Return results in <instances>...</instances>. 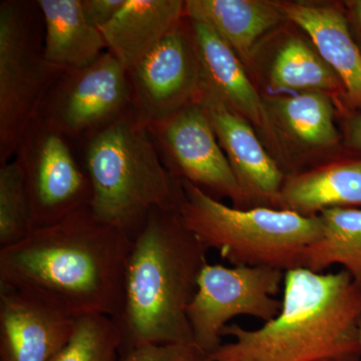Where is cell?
I'll return each mask as SVG.
<instances>
[{"label":"cell","mask_w":361,"mask_h":361,"mask_svg":"<svg viewBox=\"0 0 361 361\" xmlns=\"http://www.w3.org/2000/svg\"><path fill=\"white\" fill-rule=\"evenodd\" d=\"M349 6L351 7V11L355 16L356 21H357L358 25H360L361 30V0H356V1L348 2Z\"/></svg>","instance_id":"83f0119b"},{"label":"cell","mask_w":361,"mask_h":361,"mask_svg":"<svg viewBox=\"0 0 361 361\" xmlns=\"http://www.w3.org/2000/svg\"><path fill=\"white\" fill-rule=\"evenodd\" d=\"M346 141L351 148L361 151V114L353 116L346 123Z\"/></svg>","instance_id":"4316f807"},{"label":"cell","mask_w":361,"mask_h":361,"mask_svg":"<svg viewBox=\"0 0 361 361\" xmlns=\"http://www.w3.org/2000/svg\"><path fill=\"white\" fill-rule=\"evenodd\" d=\"M130 242L87 207L0 249V284L71 318L115 319L122 308Z\"/></svg>","instance_id":"6da1fadb"},{"label":"cell","mask_w":361,"mask_h":361,"mask_svg":"<svg viewBox=\"0 0 361 361\" xmlns=\"http://www.w3.org/2000/svg\"><path fill=\"white\" fill-rule=\"evenodd\" d=\"M207 251L178 211L154 209L130 242L122 308L115 322L121 353L149 344L193 342L188 308Z\"/></svg>","instance_id":"3957f363"},{"label":"cell","mask_w":361,"mask_h":361,"mask_svg":"<svg viewBox=\"0 0 361 361\" xmlns=\"http://www.w3.org/2000/svg\"><path fill=\"white\" fill-rule=\"evenodd\" d=\"M73 322L0 284V361H51L70 338Z\"/></svg>","instance_id":"5bb4252c"},{"label":"cell","mask_w":361,"mask_h":361,"mask_svg":"<svg viewBox=\"0 0 361 361\" xmlns=\"http://www.w3.org/2000/svg\"><path fill=\"white\" fill-rule=\"evenodd\" d=\"M161 160L177 179L207 194L226 197L236 208L248 209L205 110L193 103L163 122L148 126Z\"/></svg>","instance_id":"30bf717a"},{"label":"cell","mask_w":361,"mask_h":361,"mask_svg":"<svg viewBox=\"0 0 361 361\" xmlns=\"http://www.w3.org/2000/svg\"><path fill=\"white\" fill-rule=\"evenodd\" d=\"M126 0H82L85 18L94 27H103L122 8Z\"/></svg>","instance_id":"484cf974"},{"label":"cell","mask_w":361,"mask_h":361,"mask_svg":"<svg viewBox=\"0 0 361 361\" xmlns=\"http://www.w3.org/2000/svg\"><path fill=\"white\" fill-rule=\"evenodd\" d=\"M196 102L203 106L210 120L249 208L279 209L286 174L276 159L264 148L253 126L210 94L199 92Z\"/></svg>","instance_id":"4fadbf2b"},{"label":"cell","mask_w":361,"mask_h":361,"mask_svg":"<svg viewBox=\"0 0 361 361\" xmlns=\"http://www.w3.org/2000/svg\"><path fill=\"white\" fill-rule=\"evenodd\" d=\"M121 337L113 318L84 315L75 318L65 345L51 361H118Z\"/></svg>","instance_id":"603a6c76"},{"label":"cell","mask_w":361,"mask_h":361,"mask_svg":"<svg viewBox=\"0 0 361 361\" xmlns=\"http://www.w3.org/2000/svg\"><path fill=\"white\" fill-rule=\"evenodd\" d=\"M90 180V210L132 240L154 209L179 211L180 180L161 160L148 126L134 110L80 142Z\"/></svg>","instance_id":"277c9868"},{"label":"cell","mask_w":361,"mask_h":361,"mask_svg":"<svg viewBox=\"0 0 361 361\" xmlns=\"http://www.w3.org/2000/svg\"><path fill=\"white\" fill-rule=\"evenodd\" d=\"M268 80L274 92H322L338 106L346 103L341 78L314 44L312 47L301 37H289L278 49L269 66Z\"/></svg>","instance_id":"44dd1931"},{"label":"cell","mask_w":361,"mask_h":361,"mask_svg":"<svg viewBox=\"0 0 361 361\" xmlns=\"http://www.w3.org/2000/svg\"><path fill=\"white\" fill-rule=\"evenodd\" d=\"M37 1L0 4V164L16 155L63 71L45 61Z\"/></svg>","instance_id":"8992f818"},{"label":"cell","mask_w":361,"mask_h":361,"mask_svg":"<svg viewBox=\"0 0 361 361\" xmlns=\"http://www.w3.org/2000/svg\"><path fill=\"white\" fill-rule=\"evenodd\" d=\"M286 20L307 33L345 90V102L361 110V52L343 13L331 4L278 2Z\"/></svg>","instance_id":"9a60e30c"},{"label":"cell","mask_w":361,"mask_h":361,"mask_svg":"<svg viewBox=\"0 0 361 361\" xmlns=\"http://www.w3.org/2000/svg\"><path fill=\"white\" fill-rule=\"evenodd\" d=\"M128 75L133 110L147 126L163 122L196 103L200 75L187 18Z\"/></svg>","instance_id":"8fae6325"},{"label":"cell","mask_w":361,"mask_h":361,"mask_svg":"<svg viewBox=\"0 0 361 361\" xmlns=\"http://www.w3.org/2000/svg\"><path fill=\"white\" fill-rule=\"evenodd\" d=\"M185 18L182 0H126L115 18L99 30L106 49L130 71Z\"/></svg>","instance_id":"2e32d148"},{"label":"cell","mask_w":361,"mask_h":361,"mask_svg":"<svg viewBox=\"0 0 361 361\" xmlns=\"http://www.w3.org/2000/svg\"><path fill=\"white\" fill-rule=\"evenodd\" d=\"M180 219L207 249L233 266L270 267L287 272L302 268L306 249L322 234L319 216L293 211L225 205L188 180H180Z\"/></svg>","instance_id":"5b68a950"},{"label":"cell","mask_w":361,"mask_h":361,"mask_svg":"<svg viewBox=\"0 0 361 361\" xmlns=\"http://www.w3.org/2000/svg\"><path fill=\"white\" fill-rule=\"evenodd\" d=\"M132 109L128 71L106 51L87 68L63 71L44 97L39 116L80 142Z\"/></svg>","instance_id":"9c48e42d"},{"label":"cell","mask_w":361,"mask_h":361,"mask_svg":"<svg viewBox=\"0 0 361 361\" xmlns=\"http://www.w3.org/2000/svg\"><path fill=\"white\" fill-rule=\"evenodd\" d=\"M118 361H210V358L194 342H189L137 346L121 353Z\"/></svg>","instance_id":"d4e9b609"},{"label":"cell","mask_w":361,"mask_h":361,"mask_svg":"<svg viewBox=\"0 0 361 361\" xmlns=\"http://www.w3.org/2000/svg\"><path fill=\"white\" fill-rule=\"evenodd\" d=\"M187 20L198 61L199 92L220 99L245 118L275 157L283 156V141L271 118L264 97L247 75L245 66L210 25Z\"/></svg>","instance_id":"7c38bea8"},{"label":"cell","mask_w":361,"mask_h":361,"mask_svg":"<svg viewBox=\"0 0 361 361\" xmlns=\"http://www.w3.org/2000/svg\"><path fill=\"white\" fill-rule=\"evenodd\" d=\"M361 287L346 271L285 272L279 314L260 329L227 325L210 361H358Z\"/></svg>","instance_id":"7a4b0ae2"},{"label":"cell","mask_w":361,"mask_h":361,"mask_svg":"<svg viewBox=\"0 0 361 361\" xmlns=\"http://www.w3.org/2000/svg\"><path fill=\"white\" fill-rule=\"evenodd\" d=\"M33 230L32 202L18 161L0 166V249L16 245Z\"/></svg>","instance_id":"cb8c5ba5"},{"label":"cell","mask_w":361,"mask_h":361,"mask_svg":"<svg viewBox=\"0 0 361 361\" xmlns=\"http://www.w3.org/2000/svg\"><path fill=\"white\" fill-rule=\"evenodd\" d=\"M266 106L283 141L286 135L298 146L329 149L339 141L334 123V101L322 92L266 97Z\"/></svg>","instance_id":"ffe728a7"},{"label":"cell","mask_w":361,"mask_h":361,"mask_svg":"<svg viewBox=\"0 0 361 361\" xmlns=\"http://www.w3.org/2000/svg\"><path fill=\"white\" fill-rule=\"evenodd\" d=\"M361 206V160L332 161L285 178L279 209L314 217L332 208Z\"/></svg>","instance_id":"ac0fdd59"},{"label":"cell","mask_w":361,"mask_h":361,"mask_svg":"<svg viewBox=\"0 0 361 361\" xmlns=\"http://www.w3.org/2000/svg\"><path fill=\"white\" fill-rule=\"evenodd\" d=\"M73 142L39 115L21 137L16 160L32 202L33 229L54 224L90 206V180Z\"/></svg>","instance_id":"ba28073f"},{"label":"cell","mask_w":361,"mask_h":361,"mask_svg":"<svg viewBox=\"0 0 361 361\" xmlns=\"http://www.w3.org/2000/svg\"><path fill=\"white\" fill-rule=\"evenodd\" d=\"M44 25L45 61L63 71L87 68L108 51L101 32L87 23L82 0H37Z\"/></svg>","instance_id":"d6986e66"},{"label":"cell","mask_w":361,"mask_h":361,"mask_svg":"<svg viewBox=\"0 0 361 361\" xmlns=\"http://www.w3.org/2000/svg\"><path fill=\"white\" fill-rule=\"evenodd\" d=\"M358 341H360V345L361 348V317L360 322H358Z\"/></svg>","instance_id":"f1b7e54d"},{"label":"cell","mask_w":361,"mask_h":361,"mask_svg":"<svg viewBox=\"0 0 361 361\" xmlns=\"http://www.w3.org/2000/svg\"><path fill=\"white\" fill-rule=\"evenodd\" d=\"M318 216L322 234L306 249L302 268L324 273L341 265L361 287V209H327Z\"/></svg>","instance_id":"7402d4cb"},{"label":"cell","mask_w":361,"mask_h":361,"mask_svg":"<svg viewBox=\"0 0 361 361\" xmlns=\"http://www.w3.org/2000/svg\"><path fill=\"white\" fill-rule=\"evenodd\" d=\"M185 16L210 25L245 66H254L263 37L287 20L278 2L261 0H187Z\"/></svg>","instance_id":"e0dca14e"},{"label":"cell","mask_w":361,"mask_h":361,"mask_svg":"<svg viewBox=\"0 0 361 361\" xmlns=\"http://www.w3.org/2000/svg\"><path fill=\"white\" fill-rule=\"evenodd\" d=\"M284 277L283 271L274 268L207 263L188 308L194 343L210 355L222 345L223 331L233 318L274 319L282 308V300L275 296Z\"/></svg>","instance_id":"52a82bcc"}]
</instances>
